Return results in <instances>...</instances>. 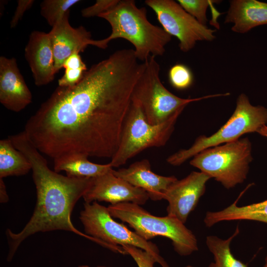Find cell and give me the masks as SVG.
Instances as JSON below:
<instances>
[{
  "label": "cell",
  "instance_id": "cell-9",
  "mask_svg": "<svg viewBox=\"0 0 267 267\" xmlns=\"http://www.w3.org/2000/svg\"><path fill=\"white\" fill-rule=\"evenodd\" d=\"M79 218L86 234L104 243L112 251L127 255L122 246H134L151 254L162 267H169L156 244L114 220L107 207L95 201L85 202Z\"/></svg>",
  "mask_w": 267,
  "mask_h": 267
},
{
  "label": "cell",
  "instance_id": "cell-23",
  "mask_svg": "<svg viewBox=\"0 0 267 267\" xmlns=\"http://www.w3.org/2000/svg\"><path fill=\"white\" fill-rule=\"evenodd\" d=\"M79 0H44L40 5L41 14L52 27Z\"/></svg>",
  "mask_w": 267,
  "mask_h": 267
},
{
  "label": "cell",
  "instance_id": "cell-28",
  "mask_svg": "<svg viewBox=\"0 0 267 267\" xmlns=\"http://www.w3.org/2000/svg\"><path fill=\"white\" fill-rule=\"evenodd\" d=\"M34 2L33 0H18L17 1V7L10 22L11 28L16 26L24 13L32 7Z\"/></svg>",
  "mask_w": 267,
  "mask_h": 267
},
{
  "label": "cell",
  "instance_id": "cell-17",
  "mask_svg": "<svg viewBox=\"0 0 267 267\" xmlns=\"http://www.w3.org/2000/svg\"><path fill=\"white\" fill-rule=\"evenodd\" d=\"M224 23H232L233 32L245 34L267 24V3L256 0H231Z\"/></svg>",
  "mask_w": 267,
  "mask_h": 267
},
{
  "label": "cell",
  "instance_id": "cell-3",
  "mask_svg": "<svg viewBox=\"0 0 267 267\" xmlns=\"http://www.w3.org/2000/svg\"><path fill=\"white\" fill-rule=\"evenodd\" d=\"M110 25L111 33L105 38L107 43L123 39L134 47L139 61L145 62L151 55H163L172 36L162 27L154 25L147 19L145 7L138 8L134 0H119L110 10L100 14Z\"/></svg>",
  "mask_w": 267,
  "mask_h": 267
},
{
  "label": "cell",
  "instance_id": "cell-24",
  "mask_svg": "<svg viewBox=\"0 0 267 267\" xmlns=\"http://www.w3.org/2000/svg\"><path fill=\"white\" fill-rule=\"evenodd\" d=\"M168 77L171 85L179 90L188 89L193 81L191 71L187 66L182 64L173 66L169 70Z\"/></svg>",
  "mask_w": 267,
  "mask_h": 267
},
{
  "label": "cell",
  "instance_id": "cell-30",
  "mask_svg": "<svg viewBox=\"0 0 267 267\" xmlns=\"http://www.w3.org/2000/svg\"><path fill=\"white\" fill-rule=\"evenodd\" d=\"M257 133L267 138V126H263L258 130Z\"/></svg>",
  "mask_w": 267,
  "mask_h": 267
},
{
  "label": "cell",
  "instance_id": "cell-14",
  "mask_svg": "<svg viewBox=\"0 0 267 267\" xmlns=\"http://www.w3.org/2000/svg\"><path fill=\"white\" fill-rule=\"evenodd\" d=\"M32 101V93L15 58L0 57V102L7 109L19 112Z\"/></svg>",
  "mask_w": 267,
  "mask_h": 267
},
{
  "label": "cell",
  "instance_id": "cell-34",
  "mask_svg": "<svg viewBox=\"0 0 267 267\" xmlns=\"http://www.w3.org/2000/svg\"><path fill=\"white\" fill-rule=\"evenodd\" d=\"M185 267H193V266H191V265H188V266H186Z\"/></svg>",
  "mask_w": 267,
  "mask_h": 267
},
{
  "label": "cell",
  "instance_id": "cell-21",
  "mask_svg": "<svg viewBox=\"0 0 267 267\" xmlns=\"http://www.w3.org/2000/svg\"><path fill=\"white\" fill-rule=\"evenodd\" d=\"M239 233L237 226L234 233L226 239L215 235L207 236L206 245L213 254L214 260L208 267H248L246 264L237 259L231 252V242Z\"/></svg>",
  "mask_w": 267,
  "mask_h": 267
},
{
  "label": "cell",
  "instance_id": "cell-16",
  "mask_svg": "<svg viewBox=\"0 0 267 267\" xmlns=\"http://www.w3.org/2000/svg\"><path fill=\"white\" fill-rule=\"evenodd\" d=\"M113 173L132 185L145 190L149 198L155 201L163 199L169 186L178 179L175 176H162L153 172L147 159L136 161L127 168L113 170Z\"/></svg>",
  "mask_w": 267,
  "mask_h": 267
},
{
  "label": "cell",
  "instance_id": "cell-25",
  "mask_svg": "<svg viewBox=\"0 0 267 267\" xmlns=\"http://www.w3.org/2000/svg\"><path fill=\"white\" fill-rule=\"evenodd\" d=\"M177 1L188 13L206 26L208 21L207 10L209 6L218 2V0H178Z\"/></svg>",
  "mask_w": 267,
  "mask_h": 267
},
{
  "label": "cell",
  "instance_id": "cell-13",
  "mask_svg": "<svg viewBox=\"0 0 267 267\" xmlns=\"http://www.w3.org/2000/svg\"><path fill=\"white\" fill-rule=\"evenodd\" d=\"M113 169L92 178L91 184L83 196L85 202L104 201L115 204L131 202L144 204L149 198L144 190L135 187L113 173Z\"/></svg>",
  "mask_w": 267,
  "mask_h": 267
},
{
  "label": "cell",
  "instance_id": "cell-33",
  "mask_svg": "<svg viewBox=\"0 0 267 267\" xmlns=\"http://www.w3.org/2000/svg\"><path fill=\"white\" fill-rule=\"evenodd\" d=\"M96 267H107V266H98Z\"/></svg>",
  "mask_w": 267,
  "mask_h": 267
},
{
  "label": "cell",
  "instance_id": "cell-19",
  "mask_svg": "<svg viewBox=\"0 0 267 267\" xmlns=\"http://www.w3.org/2000/svg\"><path fill=\"white\" fill-rule=\"evenodd\" d=\"M87 156L71 154L53 159L54 171H65L72 178H94L107 173L113 167L110 163L99 164L90 162Z\"/></svg>",
  "mask_w": 267,
  "mask_h": 267
},
{
  "label": "cell",
  "instance_id": "cell-18",
  "mask_svg": "<svg viewBox=\"0 0 267 267\" xmlns=\"http://www.w3.org/2000/svg\"><path fill=\"white\" fill-rule=\"evenodd\" d=\"M248 188L243 191L233 203L226 208L216 212H206L204 222L207 227H211L222 221L249 220L267 223V199L243 206H238L237 203Z\"/></svg>",
  "mask_w": 267,
  "mask_h": 267
},
{
  "label": "cell",
  "instance_id": "cell-26",
  "mask_svg": "<svg viewBox=\"0 0 267 267\" xmlns=\"http://www.w3.org/2000/svg\"><path fill=\"white\" fill-rule=\"evenodd\" d=\"M127 254L134 260L138 267H154L157 263L155 257L149 252L132 245L122 246Z\"/></svg>",
  "mask_w": 267,
  "mask_h": 267
},
{
  "label": "cell",
  "instance_id": "cell-11",
  "mask_svg": "<svg viewBox=\"0 0 267 267\" xmlns=\"http://www.w3.org/2000/svg\"><path fill=\"white\" fill-rule=\"evenodd\" d=\"M70 11L65 14L48 33L54 59L56 73L62 68L65 60L75 52H83L91 45L105 49L108 44L105 39L95 40L83 26L75 28L69 21Z\"/></svg>",
  "mask_w": 267,
  "mask_h": 267
},
{
  "label": "cell",
  "instance_id": "cell-8",
  "mask_svg": "<svg viewBox=\"0 0 267 267\" xmlns=\"http://www.w3.org/2000/svg\"><path fill=\"white\" fill-rule=\"evenodd\" d=\"M178 113L165 122L151 125L146 120L139 104L132 101L123 125L118 149L109 163L118 167L143 150L152 147L164 146L169 139Z\"/></svg>",
  "mask_w": 267,
  "mask_h": 267
},
{
  "label": "cell",
  "instance_id": "cell-2",
  "mask_svg": "<svg viewBox=\"0 0 267 267\" xmlns=\"http://www.w3.org/2000/svg\"><path fill=\"white\" fill-rule=\"evenodd\" d=\"M9 138L31 164L37 191V203L33 215L20 232L15 233L7 229L9 244L7 261H11L24 240L39 232L55 230L71 231L103 247V242L79 231L71 221V214L75 204L89 189L93 178H72L50 169L46 160L24 131Z\"/></svg>",
  "mask_w": 267,
  "mask_h": 267
},
{
  "label": "cell",
  "instance_id": "cell-31",
  "mask_svg": "<svg viewBox=\"0 0 267 267\" xmlns=\"http://www.w3.org/2000/svg\"><path fill=\"white\" fill-rule=\"evenodd\" d=\"M264 267H267V255L265 258V263Z\"/></svg>",
  "mask_w": 267,
  "mask_h": 267
},
{
  "label": "cell",
  "instance_id": "cell-22",
  "mask_svg": "<svg viewBox=\"0 0 267 267\" xmlns=\"http://www.w3.org/2000/svg\"><path fill=\"white\" fill-rule=\"evenodd\" d=\"M62 68L65 69L64 74L58 81V85L61 87L75 86L80 81L88 70L79 52H75L67 58Z\"/></svg>",
  "mask_w": 267,
  "mask_h": 267
},
{
  "label": "cell",
  "instance_id": "cell-4",
  "mask_svg": "<svg viewBox=\"0 0 267 267\" xmlns=\"http://www.w3.org/2000/svg\"><path fill=\"white\" fill-rule=\"evenodd\" d=\"M107 208L113 218L127 222L147 240L157 236L167 237L172 241L175 251L181 256L190 255L198 250L195 235L175 217L155 216L139 205L131 202L110 204Z\"/></svg>",
  "mask_w": 267,
  "mask_h": 267
},
{
  "label": "cell",
  "instance_id": "cell-29",
  "mask_svg": "<svg viewBox=\"0 0 267 267\" xmlns=\"http://www.w3.org/2000/svg\"><path fill=\"white\" fill-rule=\"evenodd\" d=\"M8 196L7 194L6 186L3 180V178H0V201L1 203H5L8 201Z\"/></svg>",
  "mask_w": 267,
  "mask_h": 267
},
{
  "label": "cell",
  "instance_id": "cell-6",
  "mask_svg": "<svg viewBox=\"0 0 267 267\" xmlns=\"http://www.w3.org/2000/svg\"><path fill=\"white\" fill-rule=\"evenodd\" d=\"M267 123V108L254 106L245 93L238 96L235 110L227 122L215 133L198 137L188 149H181L169 156L167 162L179 166L207 148L238 139L245 134L257 132Z\"/></svg>",
  "mask_w": 267,
  "mask_h": 267
},
{
  "label": "cell",
  "instance_id": "cell-5",
  "mask_svg": "<svg viewBox=\"0 0 267 267\" xmlns=\"http://www.w3.org/2000/svg\"><path fill=\"white\" fill-rule=\"evenodd\" d=\"M145 63L144 70L134 88L132 100L139 104L147 121L151 125L161 124L174 115L181 114L191 102L229 95L227 92L194 98L179 97L168 90L162 83L160 66L156 57L151 55Z\"/></svg>",
  "mask_w": 267,
  "mask_h": 267
},
{
  "label": "cell",
  "instance_id": "cell-1",
  "mask_svg": "<svg viewBox=\"0 0 267 267\" xmlns=\"http://www.w3.org/2000/svg\"><path fill=\"white\" fill-rule=\"evenodd\" d=\"M145 67L134 49L116 51L92 65L75 86H58L24 131L38 150L53 160L75 154L112 158Z\"/></svg>",
  "mask_w": 267,
  "mask_h": 267
},
{
  "label": "cell",
  "instance_id": "cell-12",
  "mask_svg": "<svg viewBox=\"0 0 267 267\" xmlns=\"http://www.w3.org/2000/svg\"><path fill=\"white\" fill-rule=\"evenodd\" d=\"M210 178L202 172L193 171L182 179L172 183L166 191L163 199L168 202L167 215L185 223L205 193L206 183Z\"/></svg>",
  "mask_w": 267,
  "mask_h": 267
},
{
  "label": "cell",
  "instance_id": "cell-15",
  "mask_svg": "<svg viewBox=\"0 0 267 267\" xmlns=\"http://www.w3.org/2000/svg\"><path fill=\"white\" fill-rule=\"evenodd\" d=\"M25 56L37 86L46 85L54 80L56 73L48 33L32 32L25 48Z\"/></svg>",
  "mask_w": 267,
  "mask_h": 267
},
{
  "label": "cell",
  "instance_id": "cell-32",
  "mask_svg": "<svg viewBox=\"0 0 267 267\" xmlns=\"http://www.w3.org/2000/svg\"><path fill=\"white\" fill-rule=\"evenodd\" d=\"M78 267H89L88 265H81V266H79Z\"/></svg>",
  "mask_w": 267,
  "mask_h": 267
},
{
  "label": "cell",
  "instance_id": "cell-7",
  "mask_svg": "<svg viewBox=\"0 0 267 267\" xmlns=\"http://www.w3.org/2000/svg\"><path fill=\"white\" fill-rule=\"evenodd\" d=\"M251 152L250 140L240 138L202 150L190 164L229 189L246 179L253 160Z\"/></svg>",
  "mask_w": 267,
  "mask_h": 267
},
{
  "label": "cell",
  "instance_id": "cell-27",
  "mask_svg": "<svg viewBox=\"0 0 267 267\" xmlns=\"http://www.w3.org/2000/svg\"><path fill=\"white\" fill-rule=\"evenodd\" d=\"M119 0H97L95 3L81 11L83 17L89 18L99 16L115 6Z\"/></svg>",
  "mask_w": 267,
  "mask_h": 267
},
{
  "label": "cell",
  "instance_id": "cell-20",
  "mask_svg": "<svg viewBox=\"0 0 267 267\" xmlns=\"http://www.w3.org/2000/svg\"><path fill=\"white\" fill-rule=\"evenodd\" d=\"M32 170L30 162L9 137L0 140V178L19 176Z\"/></svg>",
  "mask_w": 267,
  "mask_h": 267
},
{
  "label": "cell",
  "instance_id": "cell-10",
  "mask_svg": "<svg viewBox=\"0 0 267 267\" xmlns=\"http://www.w3.org/2000/svg\"><path fill=\"white\" fill-rule=\"evenodd\" d=\"M145 3L155 13L162 28L176 37L180 50L188 52L199 41L211 42L216 38L215 30L200 24L173 0H146Z\"/></svg>",
  "mask_w": 267,
  "mask_h": 267
}]
</instances>
